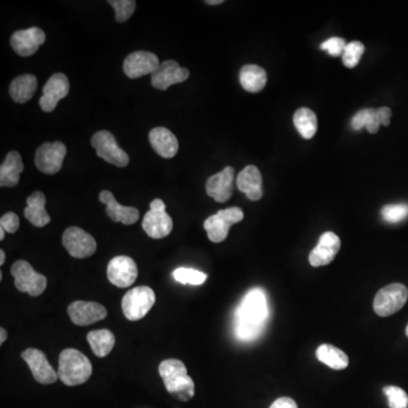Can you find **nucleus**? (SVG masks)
I'll list each match as a JSON object with an SVG mask.
<instances>
[{
  "instance_id": "43",
  "label": "nucleus",
  "mask_w": 408,
  "mask_h": 408,
  "mask_svg": "<svg viewBox=\"0 0 408 408\" xmlns=\"http://www.w3.org/2000/svg\"><path fill=\"white\" fill-rule=\"evenodd\" d=\"M223 3H224V0H207L205 1L208 5H220Z\"/></svg>"
},
{
  "instance_id": "33",
  "label": "nucleus",
  "mask_w": 408,
  "mask_h": 408,
  "mask_svg": "<svg viewBox=\"0 0 408 408\" xmlns=\"http://www.w3.org/2000/svg\"><path fill=\"white\" fill-rule=\"evenodd\" d=\"M363 53H364V44L359 41L350 42L342 53V63L347 68H354L359 65Z\"/></svg>"
},
{
  "instance_id": "20",
  "label": "nucleus",
  "mask_w": 408,
  "mask_h": 408,
  "mask_svg": "<svg viewBox=\"0 0 408 408\" xmlns=\"http://www.w3.org/2000/svg\"><path fill=\"white\" fill-rule=\"evenodd\" d=\"M99 200L106 205V213L115 223L124 225L136 224L140 218V213L136 208L124 207L119 204L111 190H102L99 194Z\"/></svg>"
},
{
  "instance_id": "40",
  "label": "nucleus",
  "mask_w": 408,
  "mask_h": 408,
  "mask_svg": "<svg viewBox=\"0 0 408 408\" xmlns=\"http://www.w3.org/2000/svg\"><path fill=\"white\" fill-rule=\"evenodd\" d=\"M270 408H298L297 404L295 403V400L292 399L290 397H282L278 398V399L270 406Z\"/></svg>"
},
{
  "instance_id": "36",
  "label": "nucleus",
  "mask_w": 408,
  "mask_h": 408,
  "mask_svg": "<svg viewBox=\"0 0 408 408\" xmlns=\"http://www.w3.org/2000/svg\"><path fill=\"white\" fill-rule=\"evenodd\" d=\"M346 46L347 44H346L345 40L335 36V38H330V39L321 44L320 48L327 51L329 55L338 57V56H342L344 53Z\"/></svg>"
},
{
  "instance_id": "9",
  "label": "nucleus",
  "mask_w": 408,
  "mask_h": 408,
  "mask_svg": "<svg viewBox=\"0 0 408 408\" xmlns=\"http://www.w3.org/2000/svg\"><path fill=\"white\" fill-rule=\"evenodd\" d=\"M91 144L97 152L98 157L107 163L124 168L130 163V157L126 152L119 148L113 134L108 131H100L91 138Z\"/></svg>"
},
{
  "instance_id": "11",
  "label": "nucleus",
  "mask_w": 408,
  "mask_h": 408,
  "mask_svg": "<svg viewBox=\"0 0 408 408\" xmlns=\"http://www.w3.org/2000/svg\"><path fill=\"white\" fill-rule=\"evenodd\" d=\"M63 245L73 257L86 259L97 251V242L78 227H69L63 235Z\"/></svg>"
},
{
  "instance_id": "21",
  "label": "nucleus",
  "mask_w": 408,
  "mask_h": 408,
  "mask_svg": "<svg viewBox=\"0 0 408 408\" xmlns=\"http://www.w3.org/2000/svg\"><path fill=\"white\" fill-rule=\"evenodd\" d=\"M234 182V168L226 167L218 174L213 175L207 180V193L210 198L219 203H225L230 199Z\"/></svg>"
},
{
  "instance_id": "23",
  "label": "nucleus",
  "mask_w": 408,
  "mask_h": 408,
  "mask_svg": "<svg viewBox=\"0 0 408 408\" xmlns=\"http://www.w3.org/2000/svg\"><path fill=\"white\" fill-rule=\"evenodd\" d=\"M238 188L252 201H257L262 198V176L255 165H248L240 171L238 177Z\"/></svg>"
},
{
  "instance_id": "7",
  "label": "nucleus",
  "mask_w": 408,
  "mask_h": 408,
  "mask_svg": "<svg viewBox=\"0 0 408 408\" xmlns=\"http://www.w3.org/2000/svg\"><path fill=\"white\" fill-rule=\"evenodd\" d=\"M142 227L148 236L153 240H161L173 230V219L165 213V204L163 200L155 199L150 203V210L144 215Z\"/></svg>"
},
{
  "instance_id": "15",
  "label": "nucleus",
  "mask_w": 408,
  "mask_h": 408,
  "mask_svg": "<svg viewBox=\"0 0 408 408\" xmlns=\"http://www.w3.org/2000/svg\"><path fill=\"white\" fill-rule=\"evenodd\" d=\"M67 312L72 322L81 327L90 326L107 317L105 306L96 302H73Z\"/></svg>"
},
{
  "instance_id": "5",
  "label": "nucleus",
  "mask_w": 408,
  "mask_h": 408,
  "mask_svg": "<svg viewBox=\"0 0 408 408\" xmlns=\"http://www.w3.org/2000/svg\"><path fill=\"white\" fill-rule=\"evenodd\" d=\"M11 273L14 277L17 290L28 292L30 296L36 297L41 295L47 288V278L41 273L36 272L25 260H19L11 265Z\"/></svg>"
},
{
  "instance_id": "29",
  "label": "nucleus",
  "mask_w": 408,
  "mask_h": 408,
  "mask_svg": "<svg viewBox=\"0 0 408 408\" xmlns=\"http://www.w3.org/2000/svg\"><path fill=\"white\" fill-rule=\"evenodd\" d=\"M315 355L321 363L328 365L329 367L334 369H346L348 367V363H350L348 356L342 350L332 345H328V344L319 346L317 352H315Z\"/></svg>"
},
{
  "instance_id": "3",
  "label": "nucleus",
  "mask_w": 408,
  "mask_h": 408,
  "mask_svg": "<svg viewBox=\"0 0 408 408\" xmlns=\"http://www.w3.org/2000/svg\"><path fill=\"white\" fill-rule=\"evenodd\" d=\"M92 375L90 359L80 350L67 348L59 355L58 377L68 387L86 384Z\"/></svg>"
},
{
  "instance_id": "44",
  "label": "nucleus",
  "mask_w": 408,
  "mask_h": 408,
  "mask_svg": "<svg viewBox=\"0 0 408 408\" xmlns=\"http://www.w3.org/2000/svg\"><path fill=\"white\" fill-rule=\"evenodd\" d=\"M6 254L4 250H0V265H3L5 263Z\"/></svg>"
},
{
  "instance_id": "12",
  "label": "nucleus",
  "mask_w": 408,
  "mask_h": 408,
  "mask_svg": "<svg viewBox=\"0 0 408 408\" xmlns=\"http://www.w3.org/2000/svg\"><path fill=\"white\" fill-rule=\"evenodd\" d=\"M138 265L132 257L119 255L111 260L107 267V277L113 286L126 288L132 286L138 278Z\"/></svg>"
},
{
  "instance_id": "19",
  "label": "nucleus",
  "mask_w": 408,
  "mask_h": 408,
  "mask_svg": "<svg viewBox=\"0 0 408 408\" xmlns=\"http://www.w3.org/2000/svg\"><path fill=\"white\" fill-rule=\"evenodd\" d=\"M340 238L335 233L327 232L321 235L319 243L310 253L309 261L312 267H322L334 261L340 250Z\"/></svg>"
},
{
  "instance_id": "41",
  "label": "nucleus",
  "mask_w": 408,
  "mask_h": 408,
  "mask_svg": "<svg viewBox=\"0 0 408 408\" xmlns=\"http://www.w3.org/2000/svg\"><path fill=\"white\" fill-rule=\"evenodd\" d=\"M380 122H379L378 113H377V109H373L372 113H371V117H369V123L367 125V130L369 133L378 132L379 128H380Z\"/></svg>"
},
{
  "instance_id": "37",
  "label": "nucleus",
  "mask_w": 408,
  "mask_h": 408,
  "mask_svg": "<svg viewBox=\"0 0 408 408\" xmlns=\"http://www.w3.org/2000/svg\"><path fill=\"white\" fill-rule=\"evenodd\" d=\"M0 227L6 233L14 234V233L17 232V229L20 228V218H19V215L14 213H5L0 219Z\"/></svg>"
},
{
  "instance_id": "27",
  "label": "nucleus",
  "mask_w": 408,
  "mask_h": 408,
  "mask_svg": "<svg viewBox=\"0 0 408 408\" xmlns=\"http://www.w3.org/2000/svg\"><path fill=\"white\" fill-rule=\"evenodd\" d=\"M240 82L245 91L257 93L267 84V73L257 65H245L240 69Z\"/></svg>"
},
{
  "instance_id": "28",
  "label": "nucleus",
  "mask_w": 408,
  "mask_h": 408,
  "mask_svg": "<svg viewBox=\"0 0 408 408\" xmlns=\"http://www.w3.org/2000/svg\"><path fill=\"white\" fill-rule=\"evenodd\" d=\"M86 338L91 346L92 352L98 357H105L111 353L116 342L113 332L107 329L91 331L88 332Z\"/></svg>"
},
{
  "instance_id": "6",
  "label": "nucleus",
  "mask_w": 408,
  "mask_h": 408,
  "mask_svg": "<svg viewBox=\"0 0 408 408\" xmlns=\"http://www.w3.org/2000/svg\"><path fill=\"white\" fill-rule=\"evenodd\" d=\"M244 213L238 207L219 210L215 215H210L204 221L203 227L208 233V238L213 243H221L228 236L229 229L233 225L243 220Z\"/></svg>"
},
{
  "instance_id": "31",
  "label": "nucleus",
  "mask_w": 408,
  "mask_h": 408,
  "mask_svg": "<svg viewBox=\"0 0 408 408\" xmlns=\"http://www.w3.org/2000/svg\"><path fill=\"white\" fill-rule=\"evenodd\" d=\"M175 280L183 285H193L199 286L207 282L208 276L201 271L195 270L192 267H178L173 272Z\"/></svg>"
},
{
  "instance_id": "39",
  "label": "nucleus",
  "mask_w": 408,
  "mask_h": 408,
  "mask_svg": "<svg viewBox=\"0 0 408 408\" xmlns=\"http://www.w3.org/2000/svg\"><path fill=\"white\" fill-rule=\"evenodd\" d=\"M378 113L379 122L384 126H388L390 124V118H392V111L388 107H381L377 109Z\"/></svg>"
},
{
  "instance_id": "34",
  "label": "nucleus",
  "mask_w": 408,
  "mask_h": 408,
  "mask_svg": "<svg viewBox=\"0 0 408 408\" xmlns=\"http://www.w3.org/2000/svg\"><path fill=\"white\" fill-rule=\"evenodd\" d=\"M108 4H111L115 9L116 21L118 23L126 22L136 9V1L134 0H109Z\"/></svg>"
},
{
  "instance_id": "18",
  "label": "nucleus",
  "mask_w": 408,
  "mask_h": 408,
  "mask_svg": "<svg viewBox=\"0 0 408 408\" xmlns=\"http://www.w3.org/2000/svg\"><path fill=\"white\" fill-rule=\"evenodd\" d=\"M46 41V34L39 28H30L14 32L11 46L17 55L29 57L34 55Z\"/></svg>"
},
{
  "instance_id": "24",
  "label": "nucleus",
  "mask_w": 408,
  "mask_h": 408,
  "mask_svg": "<svg viewBox=\"0 0 408 408\" xmlns=\"http://www.w3.org/2000/svg\"><path fill=\"white\" fill-rule=\"evenodd\" d=\"M24 170L22 157L17 151L9 152L0 167V186L14 188L20 182L21 174Z\"/></svg>"
},
{
  "instance_id": "42",
  "label": "nucleus",
  "mask_w": 408,
  "mask_h": 408,
  "mask_svg": "<svg viewBox=\"0 0 408 408\" xmlns=\"http://www.w3.org/2000/svg\"><path fill=\"white\" fill-rule=\"evenodd\" d=\"M7 340V331L5 328L0 329V345H3L4 342Z\"/></svg>"
},
{
  "instance_id": "16",
  "label": "nucleus",
  "mask_w": 408,
  "mask_h": 408,
  "mask_svg": "<svg viewBox=\"0 0 408 408\" xmlns=\"http://www.w3.org/2000/svg\"><path fill=\"white\" fill-rule=\"evenodd\" d=\"M160 66L157 55L149 51H136L127 56L124 61V72L127 78H138L153 74Z\"/></svg>"
},
{
  "instance_id": "4",
  "label": "nucleus",
  "mask_w": 408,
  "mask_h": 408,
  "mask_svg": "<svg viewBox=\"0 0 408 408\" xmlns=\"http://www.w3.org/2000/svg\"><path fill=\"white\" fill-rule=\"evenodd\" d=\"M155 303V294L150 287H136L128 290L123 297V313L130 321L141 320L149 313Z\"/></svg>"
},
{
  "instance_id": "10",
  "label": "nucleus",
  "mask_w": 408,
  "mask_h": 408,
  "mask_svg": "<svg viewBox=\"0 0 408 408\" xmlns=\"http://www.w3.org/2000/svg\"><path fill=\"white\" fill-rule=\"evenodd\" d=\"M66 146L63 142L42 144L36 152V168L44 174L53 175L58 173L63 167V159L66 157Z\"/></svg>"
},
{
  "instance_id": "30",
  "label": "nucleus",
  "mask_w": 408,
  "mask_h": 408,
  "mask_svg": "<svg viewBox=\"0 0 408 408\" xmlns=\"http://www.w3.org/2000/svg\"><path fill=\"white\" fill-rule=\"evenodd\" d=\"M294 125L296 130L306 140L313 138L317 130V118L309 108H301L294 113Z\"/></svg>"
},
{
  "instance_id": "14",
  "label": "nucleus",
  "mask_w": 408,
  "mask_h": 408,
  "mask_svg": "<svg viewBox=\"0 0 408 408\" xmlns=\"http://www.w3.org/2000/svg\"><path fill=\"white\" fill-rule=\"evenodd\" d=\"M69 82L66 75L56 73L46 83L40 98V107L44 113H51L58 105V102L68 96Z\"/></svg>"
},
{
  "instance_id": "13",
  "label": "nucleus",
  "mask_w": 408,
  "mask_h": 408,
  "mask_svg": "<svg viewBox=\"0 0 408 408\" xmlns=\"http://www.w3.org/2000/svg\"><path fill=\"white\" fill-rule=\"evenodd\" d=\"M22 359L28 363L31 372L39 384H50L58 380V372H56L49 364L47 357L41 350L28 348L22 354Z\"/></svg>"
},
{
  "instance_id": "38",
  "label": "nucleus",
  "mask_w": 408,
  "mask_h": 408,
  "mask_svg": "<svg viewBox=\"0 0 408 408\" xmlns=\"http://www.w3.org/2000/svg\"><path fill=\"white\" fill-rule=\"evenodd\" d=\"M372 111L373 109H363V111H359V113H355V116L353 117L352 122H350L352 128L354 131H361L362 128L367 127Z\"/></svg>"
},
{
  "instance_id": "2",
  "label": "nucleus",
  "mask_w": 408,
  "mask_h": 408,
  "mask_svg": "<svg viewBox=\"0 0 408 408\" xmlns=\"http://www.w3.org/2000/svg\"><path fill=\"white\" fill-rule=\"evenodd\" d=\"M159 373L165 384V390L182 402H188L194 397L195 384L188 377V369L180 359H169L161 362Z\"/></svg>"
},
{
  "instance_id": "1",
  "label": "nucleus",
  "mask_w": 408,
  "mask_h": 408,
  "mask_svg": "<svg viewBox=\"0 0 408 408\" xmlns=\"http://www.w3.org/2000/svg\"><path fill=\"white\" fill-rule=\"evenodd\" d=\"M270 309L267 294L260 287L246 292L234 313V335L238 340L251 342L263 334Z\"/></svg>"
},
{
  "instance_id": "25",
  "label": "nucleus",
  "mask_w": 408,
  "mask_h": 408,
  "mask_svg": "<svg viewBox=\"0 0 408 408\" xmlns=\"http://www.w3.org/2000/svg\"><path fill=\"white\" fill-rule=\"evenodd\" d=\"M24 210L25 218L36 227L47 226L50 223V215L46 210V196L42 192H34L26 200Z\"/></svg>"
},
{
  "instance_id": "26",
  "label": "nucleus",
  "mask_w": 408,
  "mask_h": 408,
  "mask_svg": "<svg viewBox=\"0 0 408 408\" xmlns=\"http://www.w3.org/2000/svg\"><path fill=\"white\" fill-rule=\"evenodd\" d=\"M38 86V80L34 75L24 74L11 81L9 93L11 99L17 103H25L34 97Z\"/></svg>"
},
{
  "instance_id": "8",
  "label": "nucleus",
  "mask_w": 408,
  "mask_h": 408,
  "mask_svg": "<svg viewBox=\"0 0 408 408\" xmlns=\"http://www.w3.org/2000/svg\"><path fill=\"white\" fill-rule=\"evenodd\" d=\"M407 300L408 290L405 285H389L375 295L373 309L379 317H389L403 309Z\"/></svg>"
},
{
  "instance_id": "32",
  "label": "nucleus",
  "mask_w": 408,
  "mask_h": 408,
  "mask_svg": "<svg viewBox=\"0 0 408 408\" xmlns=\"http://www.w3.org/2000/svg\"><path fill=\"white\" fill-rule=\"evenodd\" d=\"M381 217L388 224H398L408 218V204H388L381 210Z\"/></svg>"
},
{
  "instance_id": "35",
  "label": "nucleus",
  "mask_w": 408,
  "mask_h": 408,
  "mask_svg": "<svg viewBox=\"0 0 408 408\" xmlns=\"http://www.w3.org/2000/svg\"><path fill=\"white\" fill-rule=\"evenodd\" d=\"M390 408H408V394L399 387L388 386L384 388Z\"/></svg>"
},
{
  "instance_id": "45",
  "label": "nucleus",
  "mask_w": 408,
  "mask_h": 408,
  "mask_svg": "<svg viewBox=\"0 0 408 408\" xmlns=\"http://www.w3.org/2000/svg\"><path fill=\"white\" fill-rule=\"evenodd\" d=\"M5 240V230L0 227V240Z\"/></svg>"
},
{
  "instance_id": "17",
  "label": "nucleus",
  "mask_w": 408,
  "mask_h": 408,
  "mask_svg": "<svg viewBox=\"0 0 408 408\" xmlns=\"http://www.w3.org/2000/svg\"><path fill=\"white\" fill-rule=\"evenodd\" d=\"M190 72L188 68L180 67L175 61H165L160 63L153 74L151 75V83L153 88L158 90H167L169 86L188 80Z\"/></svg>"
},
{
  "instance_id": "46",
  "label": "nucleus",
  "mask_w": 408,
  "mask_h": 408,
  "mask_svg": "<svg viewBox=\"0 0 408 408\" xmlns=\"http://www.w3.org/2000/svg\"><path fill=\"white\" fill-rule=\"evenodd\" d=\"M406 336L408 337V325L407 327H406Z\"/></svg>"
},
{
  "instance_id": "22",
  "label": "nucleus",
  "mask_w": 408,
  "mask_h": 408,
  "mask_svg": "<svg viewBox=\"0 0 408 408\" xmlns=\"http://www.w3.org/2000/svg\"><path fill=\"white\" fill-rule=\"evenodd\" d=\"M149 141L158 155L165 159L174 158L180 148L178 140L174 136V133L165 127H155L150 131Z\"/></svg>"
}]
</instances>
